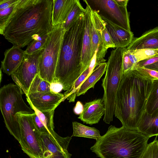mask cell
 <instances>
[{
	"instance_id": "6da1fadb",
	"label": "cell",
	"mask_w": 158,
	"mask_h": 158,
	"mask_svg": "<svg viewBox=\"0 0 158 158\" xmlns=\"http://www.w3.org/2000/svg\"><path fill=\"white\" fill-rule=\"evenodd\" d=\"M53 0H19L3 35L21 48L39 36L49 34L53 28Z\"/></svg>"
},
{
	"instance_id": "ac0fdd59",
	"label": "cell",
	"mask_w": 158,
	"mask_h": 158,
	"mask_svg": "<svg viewBox=\"0 0 158 158\" xmlns=\"http://www.w3.org/2000/svg\"><path fill=\"white\" fill-rule=\"evenodd\" d=\"M75 0H53L52 13L53 27L64 24L71 11Z\"/></svg>"
},
{
	"instance_id": "2e32d148",
	"label": "cell",
	"mask_w": 158,
	"mask_h": 158,
	"mask_svg": "<svg viewBox=\"0 0 158 158\" xmlns=\"http://www.w3.org/2000/svg\"><path fill=\"white\" fill-rule=\"evenodd\" d=\"M126 48L132 50L158 49V27L146 31L138 37L134 38L131 44Z\"/></svg>"
},
{
	"instance_id": "484cf974",
	"label": "cell",
	"mask_w": 158,
	"mask_h": 158,
	"mask_svg": "<svg viewBox=\"0 0 158 158\" xmlns=\"http://www.w3.org/2000/svg\"><path fill=\"white\" fill-rule=\"evenodd\" d=\"M158 109V80L153 81L151 90L148 98L146 111L151 114Z\"/></svg>"
},
{
	"instance_id": "83f0119b",
	"label": "cell",
	"mask_w": 158,
	"mask_h": 158,
	"mask_svg": "<svg viewBox=\"0 0 158 158\" xmlns=\"http://www.w3.org/2000/svg\"><path fill=\"white\" fill-rule=\"evenodd\" d=\"M49 34L39 36L32 41L27 45L25 50L26 54H32L43 49Z\"/></svg>"
},
{
	"instance_id": "f35d334b",
	"label": "cell",
	"mask_w": 158,
	"mask_h": 158,
	"mask_svg": "<svg viewBox=\"0 0 158 158\" xmlns=\"http://www.w3.org/2000/svg\"><path fill=\"white\" fill-rule=\"evenodd\" d=\"M145 68L156 70L158 71V62L151 65L144 67Z\"/></svg>"
},
{
	"instance_id": "e0dca14e",
	"label": "cell",
	"mask_w": 158,
	"mask_h": 158,
	"mask_svg": "<svg viewBox=\"0 0 158 158\" xmlns=\"http://www.w3.org/2000/svg\"><path fill=\"white\" fill-rule=\"evenodd\" d=\"M102 19L116 48L127 47L131 44L134 38L131 31H128L105 19Z\"/></svg>"
},
{
	"instance_id": "74e56055",
	"label": "cell",
	"mask_w": 158,
	"mask_h": 158,
	"mask_svg": "<svg viewBox=\"0 0 158 158\" xmlns=\"http://www.w3.org/2000/svg\"><path fill=\"white\" fill-rule=\"evenodd\" d=\"M117 4L121 6H127L128 0H115Z\"/></svg>"
},
{
	"instance_id": "ab89813d",
	"label": "cell",
	"mask_w": 158,
	"mask_h": 158,
	"mask_svg": "<svg viewBox=\"0 0 158 158\" xmlns=\"http://www.w3.org/2000/svg\"><path fill=\"white\" fill-rule=\"evenodd\" d=\"M0 76H1V77H0V81H1V78H2V69L1 68V69H0Z\"/></svg>"
},
{
	"instance_id": "836d02e7",
	"label": "cell",
	"mask_w": 158,
	"mask_h": 158,
	"mask_svg": "<svg viewBox=\"0 0 158 158\" xmlns=\"http://www.w3.org/2000/svg\"><path fill=\"white\" fill-rule=\"evenodd\" d=\"M158 62V56H154L140 61L137 63V65L141 67L146 66L154 64Z\"/></svg>"
},
{
	"instance_id": "603a6c76",
	"label": "cell",
	"mask_w": 158,
	"mask_h": 158,
	"mask_svg": "<svg viewBox=\"0 0 158 158\" xmlns=\"http://www.w3.org/2000/svg\"><path fill=\"white\" fill-rule=\"evenodd\" d=\"M73 132L72 136L94 139L96 141L101 137L99 131L94 127H90L77 122L72 123Z\"/></svg>"
},
{
	"instance_id": "d590c367",
	"label": "cell",
	"mask_w": 158,
	"mask_h": 158,
	"mask_svg": "<svg viewBox=\"0 0 158 158\" xmlns=\"http://www.w3.org/2000/svg\"><path fill=\"white\" fill-rule=\"evenodd\" d=\"M50 89L52 92L60 93L62 90H63V87L59 83L53 82L50 84Z\"/></svg>"
},
{
	"instance_id": "8992f818",
	"label": "cell",
	"mask_w": 158,
	"mask_h": 158,
	"mask_svg": "<svg viewBox=\"0 0 158 158\" xmlns=\"http://www.w3.org/2000/svg\"><path fill=\"white\" fill-rule=\"evenodd\" d=\"M123 48L111 52L102 80L104 94L102 99L105 109L103 121L108 124L113 120L117 94L123 74Z\"/></svg>"
},
{
	"instance_id": "cb8c5ba5",
	"label": "cell",
	"mask_w": 158,
	"mask_h": 158,
	"mask_svg": "<svg viewBox=\"0 0 158 158\" xmlns=\"http://www.w3.org/2000/svg\"><path fill=\"white\" fill-rule=\"evenodd\" d=\"M27 101L30 105L31 108L39 117L42 123L50 133L54 131L53 123V116L55 110L49 111L41 112L35 108L30 101L26 98Z\"/></svg>"
},
{
	"instance_id": "ffe728a7",
	"label": "cell",
	"mask_w": 158,
	"mask_h": 158,
	"mask_svg": "<svg viewBox=\"0 0 158 158\" xmlns=\"http://www.w3.org/2000/svg\"><path fill=\"white\" fill-rule=\"evenodd\" d=\"M107 65V63L105 62L95 67L91 73L79 88L77 93V96L84 95L90 89L94 88L95 84L106 72Z\"/></svg>"
},
{
	"instance_id": "f1b7e54d",
	"label": "cell",
	"mask_w": 158,
	"mask_h": 158,
	"mask_svg": "<svg viewBox=\"0 0 158 158\" xmlns=\"http://www.w3.org/2000/svg\"><path fill=\"white\" fill-rule=\"evenodd\" d=\"M0 10V34L3 35L4 29L10 19L15 6Z\"/></svg>"
},
{
	"instance_id": "277c9868",
	"label": "cell",
	"mask_w": 158,
	"mask_h": 158,
	"mask_svg": "<svg viewBox=\"0 0 158 158\" xmlns=\"http://www.w3.org/2000/svg\"><path fill=\"white\" fill-rule=\"evenodd\" d=\"M149 138L137 130L110 125L90 149L100 158H141Z\"/></svg>"
},
{
	"instance_id": "7a4b0ae2",
	"label": "cell",
	"mask_w": 158,
	"mask_h": 158,
	"mask_svg": "<svg viewBox=\"0 0 158 158\" xmlns=\"http://www.w3.org/2000/svg\"><path fill=\"white\" fill-rule=\"evenodd\" d=\"M153 80L134 68L123 73L117 94L114 113L122 127L137 130L146 110Z\"/></svg>"
},
{
	"instance_id": "ba28073f",
	"label": "cell",
	"mask_w": 158,
	"mask_h": 158,
	"mask_svg": "<svg viewBox=\"0 0 158 158\" xmlns=\"http://www.w3.org/2000/svg\"><path fill=\"white\" fill-rule=\"evenodd\" d=\"M33 114H16L21 128L19 143L22 151L30 158H42L41 134L34 124Z\"/></svg>"
},
{
	"instance_id": "30bf717a",
	"label": "cell",
	"mask_w": 158,
	"mask_h": 158,
	"mask_svg": "<svg viewBox=\"0 0 158 158\" xmlns=\"http://www.w3.org/2000/svg\"><path fill=\"white\" fill-rule=\"evenodd\" d=\"M42 49L32 54H26L19 67L11 75L14 81L26 95L32 81L39 73V59Z\"/></svg>"
},
{
	"instance_id": "8d00e7d4",
	"label": "cell",
	"mask_w": 158,
	"mask_h": 158,
	"mask_svg": "<svg viewBox=\"0 0 158 158\" xmlns=\"http://www.w3.org/2000/svg\"><path fill=\"white\" fill-rule=\"evenodd\" d=\"M84 109V106L81 102L78 101L74 106L73 111L74 113L76 115H80Z\"/></svg>"
},
{
	"instance_id": "4316f807",
	"label": "cell",
	"mask_w": 158,
	"mask_h": 158,
	"mask_svg": "<svg viewBox=\"0 0 158 158\" xmlns=\"http://www.w3.org/2000/svg\"><path fill=\"white\" fill-rule=\"evenodd\" d=\"M52 92L50 89V83L42 78L38 74L31 85L27 95L35 92Z\"/></svg>"
},
{
	"instance_id": "4dcf8cb0",
	"label": "cell",
	"mask_w": 158,
	"mask_h": 158,
	"mask_svg": "<svg viewBox=\"0 0 158 158\" xmlns=\"http://www.w3.org/2000/svg\"><path fill=\"white\" fill-rule=\"evenodd\" d=\"M156 136L154 140L148 144L141 158H158V140Z\"/></svg>"
},
{
	"instance_id": "4fadbf2b",
	"label": "cell",
	"mask_w": 158,
	"mask_h": 158,
	"mask_svg": "<svg viewBox=\"0 0 158 158\" xmlns=\"http://www.w3.org/2000/svg\"><path fill=\"white\" fill-rule=\"evenodd\" d=\"M105 112L103 101L99 98L86 102L82 112L78 118L84 123L92 125L98 123Z\"/></svg>"
},
{
	"instance_id": "60d3db41",
	"label": "cell",
	"mask_w": 158,
	"mask_h": 158,
	"mask_svg": "<svg viewBox=\"0 0 158 158\" xmlns=\"http://www.w3.org/2000/svg\"><path fill=\"white\" fill-rule=\"evenodd\" d=\"M155 56H158V51H157V54Z\"/></svg>"
},
{
	"instance_id": "f546056e",
	"label": "cell",
	"mask_w": 158,
	"mask_h": 158,
	"mask_svg": "<svg viewBox=\"0 0 158 158\" xmlns=\"http://www.w3.org/2000/svg\"><path fill=\"white\" fill-rule=\"evenodd\" d=\"M158 49L143 48L129 50L135 56L138 63L140 61L155 56L157 54Z\"/></svg>"
},
{
	"instance_id": "3957f363",
	"label": "cell",
	"mask_w": 158,
	"mask_h": 158,
	"mask_svg": "<svg viewBox=\"0 0 158 158\" xmlns=\"http://www.w3.org/2000/svg\"><path fill=\"white\" fill-rule=\"evenodd\" d=\"M84 16L65 31L63 39L53 82L61 84L66 91L86 70L81 62Z\"/></svg>"
},
{
	"instance_id": "9c48e42d",
	"label": "cell",
	"mask_w": 158,
	"mask_h": 158,
	"mask_svg": "<svg viewBox=\"0 0 158 158\" xmlns=\"http://www.w3.org/2000/svg\"><path fill=\"white\" fill-rule=\"evenodd\" d=\"M91 9L102 19L131 31L129 15L126 6L118 5L115 0H85Z\"/></svg>"
},
{
	"instance_id": "8fae6325",
	"label": "cell",
	"mask_w": 158,
	"mask_h": 158,
	"mask_svg": "<svg viewBox=\"0 0 158 158\" xmlns=\"http://www.w3.org/2000/svg\"><path fill=\"white\" fill-rule=\"evenodd\" d=\"M72 137H61L55 131L41 134L42 158H71L68 149Z\"/></svg>"
},
{
	"instance_id": "1f68e13d",
	"label": "cell",
	"mask_w": 158,
	"mask_h": 158,
	"mask_svg": "<svg viewBox=\"0 0 158 158\" xmlns=\"http://www.w3.org/2000/svg\"><path fill=\"white\" fill-rule=\"evenodd\" d=\"M123 48V73L133 67L129 58L126 47Z\"/></svg>"
},
{
	"instance_id": "e575fe53",
	"label": "cell",
	"mask_w": 158,
	"mask_h": 158,
	"mask_svg": "<svg viewBox=\"0 0 158 158\" xmlns=\"http://www.w3.org/2000/svg\"><path fill=\"white\" fill-rule=\"evenodd\" d=\"M19 0H0V10L4 9L16 4Z\"/></svg>"
},
{
	"instance_id": "d6986e66",
	"label": "cell",
	"mask_w": 158,
	"mask_h": 158,
	"mask_svg": "<svg viewBox=\"0 0 158 158\" xmlns=\"http://www.w3.org/2000/svg\"><path fill=\"white\" fill-rule=\"evenodd\" d=\"M137 130L148 137L158 136V109L150 114L146 110L138 124Z\"/></svg>"
},
{
	"instance_id": "9a60e30c",
	"label": "cell",
	"mask_w": 158,
	"mask_h": 158,
	"mask_svg": "<svg viewBox=\"0 0 158 158\" xmlns=\"http://www.w3.org/2000/svg\"><path fill=\"white\" fill-rule=\"evenodd\" d=\"M86 6L84 15V29L82 41L81 62L85 70L90 65L92 59L91 57V38L90 30L91 9L85 2Z\"/></svg>"
},
{
	"instance_id": "5bb4252c",
	"label": "cell",
	"mask_w": 158,
	"mask_h": 158,
	"mask_svg": "<svg viewBox=\"0 0 158 158\" xmlns=\"http://www.w3.org/2000/svg\"><path fill=\"white\" fill-rule=\"evenodd\" d=\"M26 54L25 51L15 45L6 49L1 61V69L3 72L8 75H11L19 67Z\"/></svg>"
},
{
	"instance_id": "52a82bcc",
	"label": "cell",
	"mask_w": 158,
	"mask_h": 158,
	"mask_svg": "<svg viewBox=\"0 0 158 158\" xmlns=\"http://www.w3.org/2000/svg\"><path fill=\"white\" fill-rule=\"evenodd\" d=\"M65 31L62 24L53 27L49 35L40 58L38 74L42 78L50 84L54 82L55 71Z\"/></svg>"
},
{
	"instance_id": "7c38bea8",
	"label": "cell",
	"mask_w": 158,
	"mask_h": 158,
	"mask_svg": "<svg viewBox=\"0 0 158 158\" xmlns=\"http://www.w3.org/2000/svg\"><path fill=\"white\" fill-rule=\"evenodd\" d=\"M33 106L40 111L55 110L64 101V94L60 93L35 92L26 95Z\"/></svg>"
},
{
	"instance_id": "d6a6232c",
	"label": "cell",
	"mask_w": 158,
	"mask_h": 158,
	"mask_svg": "<svg viewBox=\"0 0 158 158\" xmlns=\"http://www.w3.org/2000/svg\"><path fill=\"white\" fill-rule=\"evenodd\" d=\"M133 68L143 72L153 80H158V71L156 70L141 67L137 65H135Z\"/></svg>"
},
{
	"instance_id": "5b68a950",
	"label": "cell",
	"mask_w": 158,
	"mask_h": 158,
	"mask_svg": "<svg viewBox=\"0 0 158 158\" xmlns=\"http://www.w3.org/2000/svg\"><path fill=\"white\" fill-rule=\"evenodd\" d=\"M23 94L21 89L12 83L4 85L0 89V108L6 126L19 142L21 137V128L16 114H35L24 102Z\"/></svg>"
},
{
	"instance_id": "44dd1931",
	"label": "cell",
	"mask_w": 158,
	"mask_h": 158,
	"mask_svg": "<svg viewBox=\"0 0 158 158\" xmlns=\"http://www.w3.org/2000/svg\"><path fill=\"white\" fill-rule=\"evenodd\" d=\"M96 53L92 58L89 66L75 81L72 87L63 94L64 100L67 99L69 102H73L77 96L78 91L80 86L90 75L96 66Z\"/></svg>"
},
{
	"instance_id": "d4e9b609",
	"label": "cell",
	"mask_w": 158,
	"mask_h": 158,
	"mask_svg": "<svg viewBox=\"0 0 158 158\" xmlns=\"http://www.w3.org/2000/svg\"><path fill=\"white\" fill-rule=\"evenodd\" d=\"M85 11L79 0H75L72 9L65 23L62 25L66 31L69 29L79 18L84 15Z\"/></svg>"
},
{
	"instance_id": "7402d4cb",
	"label": "cell",
	"mask_w": 158,
	"mask_h": 158,
	"mask_svg": "<svg viewBox=\"0 0 158 158\" xmlns=\"http://www.w3.org/2000/svg\"><path fill=\"white\" fill-rule=\"evenodd\" d=\"M90 15L94 21L99 38L106 48L107 49L109 48H115L104 21L96 11L91 9Z\"/></svg>"
}]
</instances>
